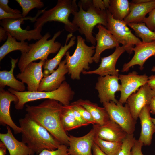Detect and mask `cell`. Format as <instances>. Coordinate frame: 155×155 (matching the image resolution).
Returning a JSON list of instances; mask_svg holds the SVG:
<instances>
[{
	"label": "cell",
	"instance_id": "1",
	"mask_svg": "<svg viewBox=\"0 0 155 155\" xmlns=\"http://www.w3.org/2000/svg\"><path fill=\"white\" fill-rule=\"evenodd\" d=\"M62 105L58 101L47 99L37 106L26 104L25 110L30 117L46 129L61 144L69 146V136L61 121Z\"/></svg>",
	"mask_w": 155,
	"mask_h": 155
},
{
	"label": "cell",
	"instance_id": "2",
	"mask_svg": "<svg viewBox=\"0 0 155 155\" xmlns=\"http://www.w3.org/2000/svg\"><path fill=\"white\" fill-rule=\"evenodd\" d=\"M22 129V141L37 154L43 150H53L61 144L43 126L27 113L19 120Z\"/></svg>",
	"mask_w": 155,
	"mask_h": 155
},
{
	"label": "cell",
	"instance_id": "3",
	"mask_svg": "<svg viewBox=\"0 0 155 155\" xmlns=\"http://www.w3.org/2000/svg\"><path fill=\"white\" fill-rule=\"evenodd\" d=\"M78 5L79 9L73 14L72 22L78 27L80 34L84 35L86 41L94 46L96 41L92 34L93 30L98 24L106 28L107 9L103 10L95 8L91 4L90 0H80Z\"/></svg>",
	"mask_w": 155,
	"mask_h": 155
},
{
	"label": "cell",
	"instance_id": "4",
	"mask_svg": "<svg viewBox=\"0 0 155 155\" xmlns=\"http://www.w3.org/2000/svg\"><path fill=\"white\" fill-rule=\"evenodd\" d=\"M8 90L18 97V101L15 104V108L18 110L22 109L28 102L42 99L55 100L63 105H69L75 94L70 84L65 81L57 89L51 91L20 92L11 88Z\"/></svg>",
	"mask_w": 155,
	"mask_h": 155
},
{
	"label": "cell",
	"instance_id": "5",
	"mask_svg": "<svg viewBox=\"0 0 155 155\" xmlns=\"http://www.w3.org/2000/svg\"><path fill=\"white\" fill-rule=\"evenodd\" d=\"M78 7L76 0H58L54 7L45 10L36 19L34 28L42 27L48 22L56 21L63 23L65 30L73 33L78 30V28L69 20V18L71 14L79 10Z\"/></svg>",
	"mask_w": 155,
	"mask_h": 155
},
{
	"label": "cell",
	"instance_id": "6",
	"mask_svg": "<svg viewBox=\"0 0 155 155\" xmlns=\"http://www.w3.org/2000/svg\"><path fill=\"white\" fill-rule=\"evenodd\" d=\"M62 32V31H58L49 40L48 39L51 35L49 32H47L35 43L29 44V51L27 53H21L18 62L20 72H23L29 63L38 60H46L49 54L58 52L62 45L55 40Z\"/></svg>",
	"mask_w": 155,
	"mask_h": 155
},
{
	"label": "cell",
	"instance_id": "7",
	"mask_svg": "<svg viewBox=\"0 0 155 155\" xmlns=\"http://www.w3.org/2000/svg\"><path fill=\"white\" fill-rule=\"evenodd\" d=\"M77 38V44L73 54L71 55L68 51L65 55L68 73L73 80H80L81 73L84 70L88 71L90 64L93 62L92 57L95 53L94 46L87 45L85 39L80 36Z\"/></svg>",
	"mask_w": 155,
	"mask_h": 155
},
{
	"label": "cell",
	"instance_id": "8",
	"mask_svg": "<svg viewBox=\"0 0 155 155\" xmlns=\"http://www.w3.org/2000/svg\"><path fill=\"white\" fill-rule=\"evenodd\" d=\"M107 24L106 28L110 32L119 44H121L129 54H131L136 45L141 42L140 39L134 35L123 20L114 19L107 9Z\"/></svg>",
	"mask_w": 155,
	"mask_h": 155
},
{
	"label": "cell",
	"instance_id": "9",
	"mask_svg": "<svg viewBox=\"0 0 155 155\" xmlns=\"http://www.w3.org/2000/svg\"><path fill=\"white\" fill-rule=\"evenodd\" d=\"M110 119L117 124L128 134L133 133L136 121L133 117L128 104L124 106L119 101L115 103L111 101L103 104Z\"/></svg>",
	"mask_w": 155,
	"mask_h": 155
},
{
	"label": "cell",
	"instance_id": "10",
	"mask_svg": "<svg viewBox=\"0 0 155 155\" xmlns=\"http://www.w3.org/2000/svg\"><path fill=\"white\" fill-rule=\"evenodd\" d=\"M35 17H26L19 19H4L1 20V26L16 40L20 42H25L26 40L30 41L32 40H39L43 36L41 34L42 27L36 28L31 30L23 29L20 25L24 20H29L34 22Z\"/></svg>",
	"mask_w": 155,
	"mask_h": 155
},
{
	"label": "cell",
	"instance_id": "11",
	"mask_svg": "<svg viewBox=\"0 0 155 155\" xmlns=\"http://www.w3.org/2000/svg\"><path fill=\"white\" fill-rule=\"evenodd\" d=\"M121 82V94L118 101L123 104L126 103L128 97L135 93L140 87L147 83L148 77L146 74L139 75L135 71L127 75L120 74L119 76Z\"/></svg>",
	"mask_w": 155,
	"mask_h": 155
},
{
	"label": "cell",
	"instance_id": "12",
	"mask_svg": "<svg viewBox=\"0 0 155 155\" xmlns=\"http://www.w3.org/2000/svg\"><path fill=\"white\" fill-rule=\"evenodd\" d=\"M119 77L111 75L99 76L95 86L98 93L101 103L112 101L117 104L118 101L115 98V93L120 91L121 85L119 83Z\"/></svg>",
	"mask_w": 155,
	"mask_h": 155
},
{
	"label": "cell",
	"instance_id": "13",
	"mask_svg": "<svg viewBox=\"0 0 155 155\" xmlns=\"http://www.w3.org/2000/svg\"><path fill=\"white\" fill-rule=\"evenodd\" d=\"M155 96V90L152 89L147 83L141 86L136 93L131 94L128 98V105L133 118L136 121L142 109L149 105L152 98Z\"/></svg>",
	"mask_w": 155,
	"mask_h": 155
},
{
	"label": "cell",
	"instance_id": "14",
	"mask_svg": "<svg viewBox=\"0 0 155 155\" xmlns=\"http://www.w3.org/2000/svg\"><path fill=\"white\" fill-rule=\"evenodd\" d=\"M46 61L30 63L26 66L23 72L16 75L17 78L27 84L28 91H38L40 84L44 77L42 68Z\"/></svg>",
	"mask_w": 155,
	"mask_h": 155
},
{
	"label": "cell",
	"instance_id": "15",
	"mask_svg": "<svg viewBox=\"0 0 155 155\" xmlns=\"http://www.w3.org/2000/svg\"><path fill=\"white\" fill-rule=\"evenodd\" d=\"M18 101L16 95L8 90L0 89V123L3 126H9L15 134L21 133L22 129L13 121L10 115V107L12 102L15 104Z\"/></svg>",
	"mask_w": 155,
	"mask_h": 155
},
{
	"label": "cell",
	"instance_id": "16",
	"mask_svg": "<svg viewBox=\"0 0 155 155\" xmlns=\"http://www.w3.org/2000/svg\"><path fill=\"white\" fill-rule=\"evenodd\" d=\"M125 51V48L123 46L116 47L111 55L101 58L100 63L97 69L92 71L84 70L82 73L84 75L95 74L102 76L109 75L118 77L119 70L116 69V64L118 58Z\"/></svg>",
	"mask_w": 155,
	"mask_h": 155
},
{
	"label": "cell",
	"instance_id": "17",
	"mask_svg": "<svg viewBox=\"0 0 155 155\" xmlns=\"http://www.w3.org/2000/svg\"><path fill=\"white\" fill-rule=\"evenodd\" d=\"M134 54L131 60L125 63L121 71H128L130 68L136 65L140 66V69L142 70L146 61L150 57L155 56V40L150 42H141L135 45L133 49Z\"/></svg>",
	"mask_w": 155,
	"mask_h": 155
},
{
	"label": "cell",
	"instance_id": "18",
	"mask_svg": "<svg viewBox=\"0 0 155 155\" xmlns=\"http://www.w3.org/2000/svg\"><path fill=\"white\" fill-rule=\"evenodd\" d=\"M95 136L94 128L80 137L69 135V152L70 155H93L92 146Z\"/></svg>",
	"mask_w": 155,
	"mask_h": 155
},
{
	"label": "cell",
	"instance_id": "19",
	"mask_svg": "<svg viewBox=\"0 0 155 155\" xmlns=\"http://www.w3.org/2000/svg\"><path fill=\"white\" fill-rule=\"evenodd\" d=\"M95 136L111 142H122L128 134L117 124L109 120L102 125H93Z\"/></svg>",
	"mask_w": 155,
	"mask_h": 155
},
{
	"label": "cell",
	"instance_id": "20",
	"mask_svg": "<svg viewBox=\"0 0 155 155\" xmlns=\"http://www.w3.org/2000/svg\"><path fill=\"white\" fill-rule=\"evenodd\" d=\"M96 26L98 32L96 35V44L92 59L93 62L97 63L100 62L101 54L103 51L116 48L119 46V43L105 27L101 24Z\"/></svg>",
	"mask_w": 155,
	"mask_h": 155
},
{
	"label": "cell",
	"instance_id": "21",
	"mask_svg": "<svg viewBox=\"0 0 155 155\" xmlns=\"http://www.w3.org/2000/svg\"><path fill=\"white\" fill-rule=\"evenodd\" d=\"M68 70L65 59L62 61L58 67L50 75L44 76L39 86L38 91H51L57 89L65 81V75Z\"/></svg>",
	"mask_w": 155,
	"mask_h": 155
},
{
	"label": "cell",
	"instance_id": "22",
	"mask_svg": "<svg viewBox=\"0 0 155 155\" xmlns=\"http://www.w3.org/2000/svg\"><path fill=\"white\" fill-rule=\"evenodd\" d=\"M7 132L0 133V139L5 145L9 155H34L35 153L26 144L14 137L10 127L6 126Z\"/></svg>",
	"mask_w": 155,
	"mask_h": 155
},
{
	"label": "cell",
	"instance_id": "23",
	"mask_svg": "<svg viewBox=\"0 0 155 155\" xmlns=\"http://www.w3.org/2000/svg\"><path fill=\"white\" fill-rule=\"evenodd\" d=\"M150 113L149 105H146L141 110L138 116L141 127L138 140L146 146L151 144L153 134L155 133V126L152 120Z\"/></svg>",
	"mask_w": 155,
	"mask_h": 155
},
{
	"label": "cell",
	"instance_id": "24",
	"mask_svg": "<svg viewBox=\"0 0 155 155\" xmlns=\"http://www.w3.org/2000/svg\"><path fill=\"white\" fill-rule=\"evenodd\" d=\"M76 38L75 36H73V33L69 34L67 36L65 45H62L56 55L53 58L45 61L43 66L44 77L50 75L55 69L57 68L63 57L69 49L75 44Z\"/></svg>",
	"mask_w": 155,
	"mask_h": 155
},
{
	"label": "cell",
	"instance_id": "25",
	"mask_svg": "<svg viewBox=\"0 0 155 155\" xmlns=\"http://www.w3.org/2000/svg\"><path fill=\"white\" fill-rule=\"evenodd\" d=\"M155 8V0L141 4L130 3V11L123 20L127 24L143 22L146 16Z\"/></svg>",
	"mask_w": 155,
	"mask_h": 155
},
{
	"label": "cell",
	"instance_id": "26",
	"mask_svg": "<svg viewBox=\"0 0 155 155\" xmlns=\"http://www.w3.org/2000/svg\"><path fill=\"white\" fill-rule=\"evenodd\" d=\"M18 61V58L16 59L11 58L10 70L8 71L6 70L0 71V89H4L6 86H8L18 91H25V86L24 83L18 80L13 74L14 70Z\"/></svg>",
	"mask_w": 155,
	"mask_h": 155
},
{
	"label": "cell",
	"instance_id": "27",
	"mask_svg": "<svg viewBox=\"0 0 155 155\" xmlns=\"http://www.w3.org/2000/svg\"><path fill=\"white\" fill-rule=\"evenodd\" d=\"M86 108L90 113L96 124L102 125L110 120L108 114L104 107L87 100L79 99L74 101Z\"/></svg>",
	"mask_w": 155,
	"mask_h": 155
},
{
	"label": "cell",
	"instance_id": "28",
	"mask_svg": "<svg viewBox=\"0 0 155 155\" xmlns=\"http://www.w3.org/2000/svg\"><path fill=\"white\" fill-rule=\"evenodd\" d=\"M7 38L6 42L0 47V61L7 54L15 51H20L21 53L28 52L30 47L29 44L26 42H18L8 32H7Z\"/></svg>",
	"mask_w": 155,
	"mask_h": 155
},
{
	"label": "cell",
	"instance_id": "29",
	"mask_svg": "<svg viewBox=\"0 0 155 155\" xmlns=\"http://www.w3.org/2000/svg\"><path fill=\"white\" fill-rule=\"evenodd\" d=\"M130 6L128 0H110L108 10L114 19L123 20L129 14Z\"/></svg>",
	"mask_w": 155,
	"mask_h": 155
},
{
	"label": "cell",
	"instance_id": "30",
	"mask_svg": "<svg viewBox=\"0 0 155 155\" xmlns=\"http://www.w3.org/2000/svg\"><path fill=\"white\" fill-rule=\"evenodd\" d=\"M127 25L134 31L136 35L141 38L144 42L155 40V32L150 30L144 22L130 23Z\"/></svg>",
	"mask_w": 155,
	"mask_h": 155
},
{
	"label": "cell",
	"instance_id": "31",
	"mask_svg": "<svg viewBox=\"0 0 155 155\" xmlns=\"http://www.w3.org/2000/svg\"><path fill=\"white\" fill-rule=\"evenodd\" d=\"M94 142L102 152L107 155H117L122 143V142L106 141L96 136L94 137Z\"/></svg>",
	"mask_w": 155,
	"mask_h": 155
},
{
	"label": "cell",
	"instance_id": "32",
	"mask_svg": "<svg viewBox=\"0 0 155 155\" xmlns=\"http://www.w3.org/2000/svg\"><path fill=\"white\" fill-rule=\"evenodd\" d=\"M21 6L22 10V15L25 18L32 9H41L44 5V3L40 0H16Z\"/></svg>",
	"mask_w": 155,
	"mask_h": 155
},
{
	"label": "cell",
	"instance_id": "33",
	"mask_svg": "<svg viewBox=\"0 0 155 155\" xmlns=\"http://www.w3.org/2000/svg\"><path fill=\"white\" fill-rule=\"evenodd\" d=\"M60 119L62 127L66 132L83 126L78 121L61 111Z\"/></svg>",
	"mask_w": 155,
	"mask_h": 155
},
{
	"label": "cell",
	"instance_id": "34",
	"mask_svg": "<svg viewBox=\"0 0 155 155\" xmlns=\"http://www.w3.org/2000/svg\"><path fill=\"white\" fill-rule=\"evenodd\" d=\"M135 140L133 134H128L122 141L121 148L117 155H132L131 149Z\"/></svg>",
	"mask_w": 155,
	"mask_h": 155
},
{
	"label": "cell",
	"instance_id": "35",
	"mask_svg": "<svg viewBox=\"0 0 155 155\" xmlns=\"http://www.w3.org/2000/svg\"><path fill=\"white\" fill-rule=\"evenodd\" d=\"M61 112L78 121L83 126L90 124L82 118L79 112L74 109L70 104L67 105H63Z\"/></svg>",
	"mask_w": 155,
	"mask_h": 155
},
{
	"label": "cell",
	"instance_id": "36",
	"mask_svg": "<svg viewBox=\"0 0 155 155\" xmlns=\"http://www.w3.org/2000/svg\"><path fill=\"white\" fill-rule=\"evenodd\" d=\"M71 105L80 113L82 118L87 123L94 125L96 123L90 112L84 107L74 102L70 104Z\"/></svg>",
	"mask_w": 155,
	"mask_h": 155
},
{
	"label": "cell",
	"instance_id": "37",
	"mask_svg": "<svg viewBox=\"0 0 155 155\" xmlns=\"http://www.w3.org/2000/svg\"><path fill=\"white\" fill-rule=\"evenodd\" d=\"M37 155H70L67 146L61 144L56 150H53L45 149Z\"/></svg>",
	"mask_w": 155,
	"mask_h": 155
},
{
	"label": "cell",
	"instance_id": "38",
	"mask_svg": "<svg viewBox=\"0 0 155 155\" xmlns=\"http://www.w3.org/2000/svg\"><path fill=\"white\" fill-rule=\"evenodd\" d=\"M148 16L145 17L143 22L151 30L153 31L155 29V8L149 13Z\"/></svg>",
	"mask_w": 155,
	"mask_h": 155
},
{
	"label": "cell",
	"instance_id": "39",
	"mask_svg": "<svg viewBox=\"0 0 155 155\" xmlns=\"http://www.w3.org/2000/svg\"><path fill=\"white\" fill-rule=\"evenodd\" d=\"M9 2L8 0H0V8L7 13L14 14H22L21 12L19 10L13 9L10 7L8 5Z\"/></svg>",
	"mask_w": 155,
	"mask_h": 155
},
{
	"label": "cell",
	"instance_id": "40",
	"mask_svg": "<svg viewBox=\"0 0 155 155\" xmlns=\"http://www.w3.org/2000/svg\"><path fill=\"white\" fill-rule=\"evenodd\" d=\"M23 18L22 14H14L7 13L0 8V19H19Z\"/></svg>",
	"mask_w": 155,
	"mask_h": 155
},
{
	"label": "cell",
	"instance_id": "41",
	"mask_svg": "<svg viewBox=\"0 0 155 155\" xmlns=\"http://www.w3.org/2000/svg\"><path fill=\"white\" fill-rule=\"evenodd\" d=\"M143 145L138 140H136L131 149L132 155H143L142 149Z\"/></svg>",
	"mask_w": 155,
	"mask_h": 155
},
{
	"label": "cell",
	"instance_id": "42",
	"mask_svg": "<svg viewBox=\"0 0 155 155\" xmlns=\"http://www.w3.org/2000/svg\"><path fill=\"white\" fill-rule=\"evenodd\" d=\"M92 5L94 7L101 10H106V7L103 0H90Z\"/></svg>",
	"mask_w": 155,
	"mask_h": 155
},
{
	"label": "cell",
	"instance_id": "43",
	"mask_svg": "<svg viewBox=\"0 0 155 155\" xmlns=\"http://www.w3.org/2000/svg\"><path fill=\"white\" fill-rule=\"evenodd\" d=\"M92 150L93 155H107L102 152L94 142L92 146Z\"/></svg>",
	"mask_w": 155,
	"mask_h": 155
},
{
	"label": "cell",
	"instance_id": "44",
	"mask_svg": "<svg viewBox=\"0 0 155 155\" xmlns=\"http://www.w3.org/2000/svg\"><path fill=\"white\" fill-rule=\"evenodd\" d=\"M147 84L152 89L155 90V75L148 77Z\"/></svg>",
	"mask_w": 155,
	"mask_h": 155
},
{
	"label": "cell",
	"instance_id": "45",
	"mask_svg": "<svg viewBox=\"0 0 155 155\" xmlns=\"http://www.w3.org/2000/svg\"><path fill=\"white\" fill-rule=\"evenodd\" d=\"M7 38V32L1 26L0 27V42L5 41Z\"/></svg>",
	"mask_w": 155,
	"mask_h": 155
},
{
	"label": "cell",
	"instance_id": "46",
	"mask_svg": "<svg viewBox=\"0 0 155 155\" xmlns=\"http://www.w3.org/2000/svg\"><path fill=\"white\" fill-rule=\"evenodd\" d=\"M149 106L150 112L153 114L155 115V96L152 99Z\"/></svg>",
	"mask_w": 155,
	"mask_h": 155
},
{
	"label": "cell",
	"instance_id": "47",
	"mask_svg": "<svg viewBox=\"0 0 155 155\" xmlns=\"http://www.w3.org/2000/svg\"><path fill=\"white\" fill-rule=\"evenodd\" d=\"M7 148L5 144L2 142H0V155H6Z\"/></svg>",
	"mask_w": 155,
	"mask_h": 155
},
{
	"label": "cell",
	"instance_id": "48",
	"mask_svg": "<svg viewBox=\"0 0 155 155\" xmlns=\"http://www.w3.org/2000/svg\"><path fill=\"white\" fill-rule=\"evenodd\" d=\"M151 0H133L132 3L136 4H141L146 3L150 1Z\"/></svg>",
	"mask_w": 155,
	"mask_h": 155
},
{
	"label": "cell",
	"instance_id": "49",
	"mask_svg": "<svg viewBox=\"0 0 155 155\" xmlns=\"http://www.w3.org/2000/svg\"><path fill=\"white\" fill-rule=\"evenodd\" d=\"M152 120L155 126V118H152Z\"/></svg>",
	"mask_w": 155,
	"mask_h": 155
},
{
	"label": "cell",
	"instance_id": "50",
	"mask_svg": "<svg viewBox=\"0 0 155 155\" xmlns=\"http://www.w3.org/2000/svg\"><path fill=\"white\" fill-rule=\"evenodd\" d=\"M151 71L153 72H155V67L153 66L151 69Z\"/></svg>",
	"mask_w": 155,
	"mask_h": 155
},
{
	"label": "cell",
	"instance_id": "51",
	"mask_svg": "<svg viewBox=\"0 0 155 155\" xmlns=\"http://www.w3.org/2000/svg\"><path fill=\"white\" fill-rule=\"evenodd\" d=\"M154 32H155V29L154 30Z\"/></svg>",
	"mask_w": 155,
	"mask_h": 155
}]
</instances>
